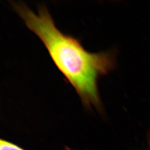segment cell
Returning a JSON list of instances; mask_svg holds the SVG:
<instances>
[{
    "label": "cell",
    "instance_id": "cell-1",
    "mask_svg": "<svg viewBox=\"0 0 150 150\" xmlns=\"http://www.w3.org/2000/svg\"><path fill=\"white\" fill-rule=\"evenodd\" d=\"M12 6L46 47L54 64L75 89L88 109H102L98 89L100 77L115 69V50L91 52L76 38L61 32L45 7L35 13L27 6L13 2Z\"/></svg>",
    "mask_w": 150,
    "mask_h": 150
},
{
    "label": "cell",
    "instance_id": "cell-2",
    "mask_svg": "<svg viewBox=\"0 0 150 150\" xmlns=\"http://www.w3.org/2000/svg\"><path fill=\"white\" fill-rule=\"evenodd\" d=\"M0 150H25L20 146L0 139Z\"/></svg>",
    "mask_w": 150,
    "mask_h": 150
}]
</instances>
